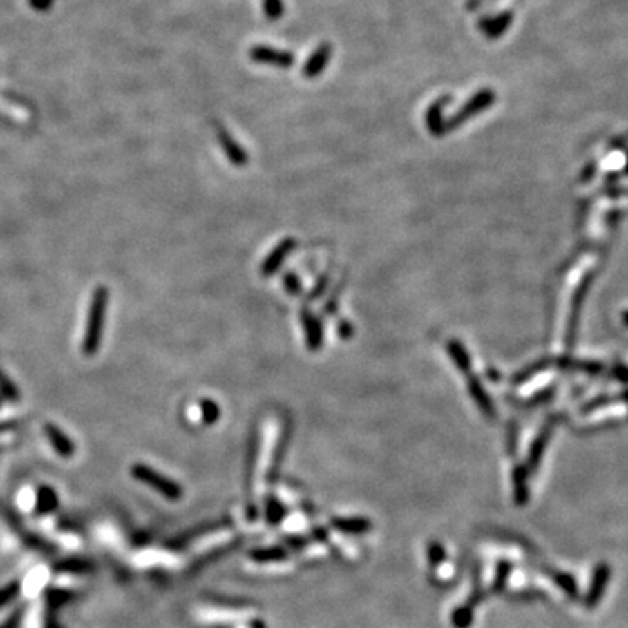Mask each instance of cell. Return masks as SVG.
<instances>
[{"mask_svg": "<svg viewBox=\"0 0 628 628\" xmlns=\"http://www.w3.org/2000/svg\"><path fill=\"white\" fill-rule=\"evenodd\" d=\"M108 290L105 287H96L93 292L91 304L88 311V323H86L84 339H82V354L95 356L102 345L103 327H105V314H107Z\"/></svg>", "mask_w": 628, "mask_h": 628, "instance_id": "6da1fadb", "label": "cell"}, {"mask_svg": "<svg viewBox=\"0 0 628 628\" xmlns=\"http://www.w3.org/2000/svg\"><path fill=\"white\" fill-rule=\"evenodd\" d=\"M131 477L135 478V480H138V482H142V484L152 487L155 493H159L161 496L168 497V499L175 501V499H180L182 497V488L178 487L175 482L169 480V478H166L164 475H161L159 471L152 470V468L147 466V464H142V463L133 464Z\"/></svg>", "mask_w": 628, "mask_h": 628, "instance_id": "7a4b0ae2", "label": "cell"}, {"mask_svg": "<svg viewBox=\"0 0 628 628\" xmlns=\"http://www.w3.org/2000/svg\"><path fill=\"white\" fill-rule=\"evenodd\" d=\"M250 59L262 65L279 66V68H290L295 63V56L290 51L283 49L269 48V46H255L250 49Z\"/></svg>", "mask_w": 628, "mask_h": 628, "instance_id": "3957f363", "label": "cell"}, {"mask_svg": "<svg viewBox=\"0 0 628 628\" xmlns=\"http://www.w3.org/2000/svg\"><path fill=\"white\" fill-rule=\"evenodd\" d=\"M494 99H496V93H494L493 89H482V91H478L477 95L471 96L470 102L464 105L463 111H459V114H457L456 117H452L450 124L457 126L459 122L466 121V119L471 117V115L478 114V112H482L484 108L491 107V105L494 103Z\"/></svg>", "mask_w": 628, "mask_h": 628, "instance_id": "277c9868", "label": "cell"}, {"mask_svg": "<svg viewBox=\"0 0 628 628\" xmlns=\"http://www.w3.org/2000/svg\"><path fill=\"white\" fill-rule=\"evenodd\" d=\"M330 56H332V46L328 44V42L318 46V48L314 49V53L309 56L307 61L304 63V66H302V75L307 79H314V77H318L320 74H323L325 66H327L328 61H330Z\"/></svg>", "mask_w": 628, "mask_h": 628, "instance_id": "5b68a950", "label": "cell"}, {"mask_svg": "<svg viewBox=\"0 0 628 628\" xmlns=\"http://www.w3.org/2000/svg\"><path fill=\"white\" fill-rule=\"evenodd\" d=\"M513 23V12L511 11H504L501 15L494 16V18H484L480 19L478 26H480V32L484 33L487 39H499L503 37L504 33L508 32V28Z\"/></svg>", "mask_w": 628, "mask_h": 628, "instance_id": "8992f818", "label": "cell"}, {"mask_svg": "<svg viewBox=\"0 0 628 628\" xmlns=\"http://www.w3.org/2000/svg\"><path fill=\"white\" fill-rule=\"evenodd\" d=\"M49 578H51V574H49L48 567L37 566L33 567V569H30V573L26 574L21 584L25 597L35 599V597L41 596V591L44 590L46 584L49 583Z\"/></svg>", "mask_w": 628, "mask_h": 628, "instance_id": "52a82bcc", "label": "cell"}, {"mask_svg": "<svg viewBox=\"0 0 628 628\" xmlns=\"http://www.w3.org/2000/svg\"><path fill=\"white\" fill-rule=\"evenodd\" d=\"M44 433L48 437L49 444L55 448L56 454H59L61 457H72L75 454V444L72 441V438L66 437L56 424L48 423L44 426Z\"/></svg>", "mask_w": 628, "mask_h": 628, "instance_id": "ba28073f", "label": "cell"}, {"mask_svg": "<svg viewBox=\"0 0 628 628\" xmlns=\"http://www.w3.org/2000/svg\"><path fill=\"white\" fill-rule=\"evenodd\" d=\"M56 506H58V494H56L51 487H48V485L39 487L35 508H37L39 511H42V513H49V511L55 510Z\"/></svg>", "mask_w": 628, "mask_h": 628, "instance_id": "9c48e42d", "label": "cell"}, {"mask_svg": "<svg viewBox=\"0 0 628 628\" xmlns=\"http://www.w3.org/2000/svg\"><path fill=\"white\" fill-rule=\"evenodd\" d=\"M218 140H220L222 147L225 149V152H227V155H229V159H231V161H234V162H242V161H245V154H242L241 147H239V145L236 144L234 140H232L231 136H229V133L225 131V129L218 128Z\"/></svg>", "mask_w": 628, "mask_h": 628, "instance_id": "30bf717a", "label": "cell"}, {"mask_svg": "<svg viewBox=\"0 0 628 628\" xmlns=\"http://www.w3.org/2000/svg\"><path fill=\"white\" fill-rule=\"evenodd\" d=\"M445 103H448L447 98L438 99L437 103H433V105H431L430 112H428V126H430L431 131H435V133L440 131V128H441V107H444Z\"/></svg>", "mask_w": 628, "mask_h": 628, "instance_id": "8fae6325", "label": "cell"}, {"mask_svg": "<svg viewBox=\"0 0 628 628\" xmlns=\"http://www.w3.org/2000/svg\"><path fill=\"white\" fill-rule=\"evenodd\" d=\"M0 397L8 398V400H19L18 388L2 370H0Z\"/></svg>", "mask_w": 628, "mask_h": 628, "instance_id": "7c38bea8", "label": "cell"}, {"mask_svg": "<svg viewBox=\"0 0 628 628\" xmlns=\"http://www.w3.org/2000/svg\"><path fill=\"white\" fill-rule=\"evenodd\" d=\"M285 11L283 0H264V12L269 21H278L281 19Z\"/></svg>", "mask_w": 628, "mask_h": 628, "instance_id": "4fadbf2b", "label": "cell"}, {"mask_svg": "<svg viewBox=\"0 0 628 628\" xmlns=\"http://www.w3.org/2000/svg\"><path fill=\"white\" fill-rule=\"evenodd\" d=\"M201 410H202V417H204L206 423H213L215 419L218 415V408L213 401H201Z\"/></svg>", "mask_w": 628, "mask_h": 628, "instance_id": "5bb4252c", "label": "cell"}, {"mask_svg": "<svg viewBox=\"0 0 628 628\" xmlns=\"http://www.w3.org/2000/svg\"><path fill=\"white\" fill-rule=\"evenodd\" d=\"M35 501H37V493H23L19 496V508L25 511L35 508Z\"/></svg>", "mask_w": 628, "mask_h": 628, "instance_id": "9a60e30c", "label": "cell"}, {"mask_svg": "<svg viewBox=\"0 0 628 628\" xmlns=\"http://www.w3.org/2000/svg\"><path fill=\"white\" fill-rule=\"evenodd\" d=\"M28 4L33 11L46 12L55 6V0H28Z\"/></svg>", "mask_w": 628, "mask_h": 628, "instance_id": "2e32d148", "label": "cell"}, {"mask_svg": "<svg viewBox=\"0 0 628 628\" xmlns=\"http://www.w3.org/2000/svg\"><path fill=\"white\" fill-rule=\"evenodd\" d=\"M18 426L16 421H0V433H4V431L12 430V428Z\"/></svg>", "mask_w": 628, "mask_h": 628, "instance_id": "e0dca14e", "label": "cell"}, {"mask_svg": "<svg viewBox=\"0 0 628 628\" xmlns=\"http://www.w3.org/2000/svg\"><path fill=\"white\" fill-rule=\"evenodd\" d=\"M0 405H2V397H0Z\"/></svg>", "mask_w": 628, "mask_h": 628, "instance_id": "ac0fdd59", "label": "cell"}]
</instances>
